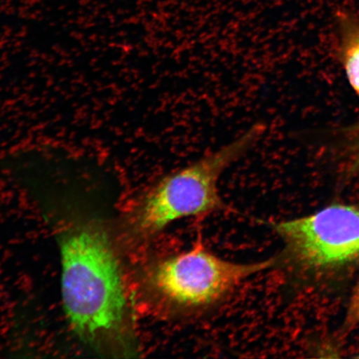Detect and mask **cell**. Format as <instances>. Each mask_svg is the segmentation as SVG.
Listing matches in <instances>:
<instances>
[{"label":"cell","instance_id":"5b68a950","mask_svg":"<svg viewBox=\"0 0 359 359\" xmlns=\"http://www.w3.org/2000/svg\"><path fill=\"white\" fill-rule=\"evenodd\" d=\"M341 20L344 35L343 62L345 73L359 98V22L348 17Z\"/></svg>","mask_w":359,"mask_h":359},{"label":"cell","instance_id":"6da1fadb","mask_svg":"<svg viewBox=\"0 0 359 359\" xmlns=\"http://www.w3.org/2000/svg\"><path fill=\"white\" fill-rule=\"evenodd\" d=\"M62 304L67 321L88 346L112 356L135 352L127 294L109 236L83 224L60 241Z\"/></svg>","mask_w":359,"mask_h":359},{"label":"cell","instance_id":"7a4b0ae2","mask_svg":"<svg viewBox=\"0 0 359 359\" xmlns=\"http://www.w3.org/2000/svg\"><path fill=\"white\" fill-rule=\"evenodd\" d=\"M266 129L262 123L254 124L227 144L157 180L143 195L134 213L136 235L152 237L179 219L224 209L219 178L257 144Z\"/></svg>","mask_w":359,"mask_h":359},{"label":"cell","instance_id":"3957f363","mask_svg":"<svg viewBox=\"0 0 359 359\" xmlns=\"http://www.w3.org/2000/svg\"><path fill=\"white\" fill-rule=\"evenodd\" d=\"M273 262H229L199 241L189 250L152 263L146 272L145 285L151 298L169 311H199L217 304L245 280L273 266Z\"/></svg>","mask_w":359,"mask_h":359},{"label":"cell","instance_id":"52a82bcc","mask_svg":"<svg viewBox=\"0 0 359 359\" xmlns=\"http://www.w3.org/2000/svg\"><path fill=\"white\" fill-rule=\"evenodd\" d=\"M353 143V154L354 156V161L357 165H359V128L356 132L355 137H354Z\"/></svg>","mask_w":359,"mask_h":359},{"label":"cell","instance_id":"8992f818","mask_svg":"<svg viewBox=\"0 0 359 359\" xmlns=\"http://www.w3.org/2000/svg\"><path fill=\"white\" fill-rule=\"evenodd\" d=\"M349 320L358 324L359 323V286L354 294L348 312Z\"/></svg>","mask_w":359,"mask_h":359},{"label":"cell","instance_id":"277c9868","mask_svg":"<svg viewBox=\"0 0 359 359\" xmlns=\"http://www.w3.org/2000/svg\"><path fill=\"white\" fill-rule=\"evenodd\" d=\"M286 255L305 269L342 266L359 258V208L333 205L311 215L273 224Z\"/></svg>","mask_w":359,"mask_h":359}]
</instances>
